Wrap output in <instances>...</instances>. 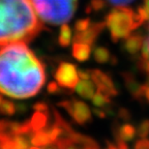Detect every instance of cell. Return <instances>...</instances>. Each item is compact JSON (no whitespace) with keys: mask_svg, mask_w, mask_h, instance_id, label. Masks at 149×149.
Instances as JSON below:
<instances>
[{"mask_svg":"<svg viewBox=\"0 0 149 149\" xmlns=\"http://www.w3.org/2000/svg\"><path fill=\"white\" fill-rule=\"evenodd\" d=\"M42 62L26 42H13L0 49V92L23 100L35 95L44 86Z\"/></svg>","mask_w":149,"mask_h":149,"instance_id":"cell-1","label":"cell"},{"mask_svg":"<svg viewBox=\"0 0 149 149\" xmlns=\"http://www.w3.org/2000/svg\"><path fill=\"white\" fill-rule=\"evenodd\" d=\"M42 29L32 0H0V48L30 42Z\"/></svg>","mask_w":149,"mask_h":149,"instance_id":"cell-2","label":"cell"},{"mask_svg":"<svg viewBox=\"0 0 149 149\" xmlns=\"http://www.w3.org/2000/svg\"><path fill=\"white\" fill-rule=\"evenodd\" d=\"M32 3L40 21L54 26L68 23L78 7V0H32Z\"/></svg>","mask_w":149,"mask_h":149,"instance_id":"cell-3","label":"cell"},{"mask_svg":"<svg viewBox=\"0 0 149 149\" xmlns=\"http://www.w3.org/2000/svg\"><path fill=\"white\" fill-rule=\"evenodd\" d=\"M134 17L135 12L124 5L117 6L108 14L106 18V26L111 33L113 42H117L122 38L125 40L132 31L137 29Z\"/></svg>","mask_w":149,"mask_h":149,"instance_id":"cell-4","label":"cell"},{"mask_svg":"<svg viewBox=\"0 0 149 149\" xmlns=\"http://www.w3.org/2000/svg\"><path fill=\"white\" fill-rule=\"evenodd\" d=\"M59 106L64 108L68 114L72 116L78 124H84L88 123L91 121V112L88 106L85 102H81L78 100H63L59 104Z\"/></svg>","mask_w":149,"mask_h":149,"instance_id":"cell-5","label":"cell"},{"mask_svg":"<svg viewBox=\"0 0 149 149\" xmlns=\"http://www.w3.org/2000/svg\"><path fill=\"white\" fill-rule=\"evenodd\" d=\"M55 79L59 86L70 90L74 89L79 82V74L76 65L70 62H61L56 70Z\"/></svg>","mask_w":149,"mask_h":149,"instance_id":"cell-6","label":"cell"},{"mask_svg":"<svg viewBox=\"0 0 149 149\" xmlns=\"http://www.w3.org/2000/svg\"><path fill=\"white\" fill-rule=\"evenodd\" d=\"M90 72L91 79L95 83L98 90L110 96H116L118 94V91L113 83V80L109 74H105L100 70H90Z\"/></svg>","mask_w":149,"mask_h":149,"instance_id":"cell-7","label":"cell"},{"mask_svg":"<svg viewBox=\"0 0 149 149\" xmlns=\"http://www.w3.org/2000/svg\"><path fill=\"white\" fill-rule=\"evenodd\" d=\"M106 23H91L87 29L77 32V34L74 35V42H84L89 46H92L98 35L104 31Z\"/></svg>","mask_w":149,"mask_h":149,"instance_id":"cell-8","label":"cell"},{"mask_svg":"<svg viewBox=\"0 0 149 149\" xmlns=\"http://www.w3.org/2000/svg\"><path fill=\"white\" fill-rule=\"evenodd\" d=\"M123 80H124V83H125L126 88L130 91L132 96L135 100H142V98L144 97L146 84H140L136 80V78L134 77V74H130V72L123 74Z\"/></svg>","mask_w":149,"mask_h":149,"instance_id":"cell-9","label":"cell"},{"mask_svg":"<svg viewBox=\"0 0 149 149\" xmlns=\"http://www.w3.org/2000/svg\"><path fill=\"white\" fill-rule=\"evenodd\" d=\"M144 40L145 38L141 34H139V33L130 34L125 38V40H124L123 48L130 55H137L142 50Z\"/></svg>","mask_w":149,"mask_h":149,"instance_id":"cell-10","label":"cell"},{"mask_svg":"<svg viewBox=\"0 0 149 149\" xmlns=\"http://www.w3.org/2000/svg\"><path fill=\"white\" fill-rule=\"evenodd\" d=\"M113 132H114L115 139L121 140V141H124V142L132 141L135 138L136 134H137V130L130 123H123L121 125L115 124Z\"/></svg>","mask_w":149,"mask_h":149,"instance_id":"cell-11","label":"cell"},{"mask_svg":"<svg viewBox=\"0 0 149 149\" xmlns=\"http://www.w3.org/2000/svg\"><path fill=\"white\" fill-rule=\"evenodd\" d=\"M95 83L89 80H81L78 82L76 86V91L81 97L86 98V100H91L95 93Z\"/></svg>","mask_w":149,"mask_h":149,"instance_id":"cell-12","label":"cell"},{"mask_svg":"<svg viewBox=\"0 0 149 149\" xmlns=\"http://www.w3.org/2000/svg\"><path fill=\"white\" fill-rule=\"evenodd\" d=\"M90 46L84 42H74L72 44V56L77 59L78 61H86L90 56Z\"/></svg>","mask_w":149,"mask_h":149,"instance_id":"cell-13","label":"cell"},{"mask_svg":"<svg viewBox=\"0 0 149 149\" xmlns=\"http://www.w3.org/2000/svg\"><path fill=\"white\" fill-rule=\"evenodd\" d=\"M48 115L49 113H45V112L40 111H36L33 114V116L30 119V124L34 133L46 127L47 122H48Z\"/></svg>","mask_w":149,"mask_h":149,"instance_id":"cell-14","label":"cell"},{"mask_svg":"<svg viewBox=\"0 0 149 149\" xmlns=\"http://www.w3.org/2000/svg\"><path fill=\"white\" fill-rule=\"evenodd\" d=\"M31 143L34 146H48V145L52 144V141L50 139V135L48 133V130H37L31 136Z\"/></svg>","mask_w":149,"mask_h":149,"instance_id":"cell-15","label":"cell"},{"mask_svg":"<svg viewBox=\"0 0 149 149\" xmlns=\"http://www.w3.org/2000/svg\"><path fill=\"white\" fill-rule=\"evenodd\" d=\"M93 57L96 62L98 63H107L114 57H112L109 50L104 48V47H96L93 51Z\"/></svg>","mask_w":149,"mask_h":149,"instance_id":"cell-16","label":"cell"},{"mask_svg":"<svg viewBox=\"0 0 149 149\" xmlns=\"http://www.w3.org/2000/svg\"><path fill=\"white\" fill-rule=\"evenodd\" d=\"M92 100V104L94 107L97 108H105L107 106L111 105V100H110V95L106 94V93L102 92L100 90L97 89V92L94 93Z\"/></svg>","mask_w":149,"mask_h":149,"instance_id":"cell-17","label":"cell"},{"mask_svg":"<svg viewBox=\"0 0 149 149\" xmlns=\"http://www.w3.org/2000/svg\"><path fill=\"white\" fill-rule=\"evenodd\" d=\"M72 40V30L66 23L62 24L60 28V34H59V45L61 47H68L70 45Z\"/></svg>","mask_w":149,"mask_h":149,"instance_id":"cell-18","label":"cell"},{"mask_svg":"<svg viewBox=\"0 0 149 149\" xmlns=\"http://www.w3.org/2000/svg\"><path fill=\"white\" fill-rule=\"evenodd\" d=\"M16 112V106L13 102L6 100H1L0 102V113L7 116H12Z\"/></svg>","mask_w":149,"mask_h":149,"instance_id":"cell-19","label":"cell"},{"mask_svg":"<svg viewBox=\"0 0 149 149\" xmlns=\"http://www.w3.org/2000/svg\"><path fill=\"white\" fill-rule=\"evenodd\" d=\"M13 139H14L16 149H29V145H30L31 141H29L28 138L25 137V135L15 136Z\"/></svg>","mask_w":149,"mask_h":149,"instance_id":"cell-20","label":"cell"},{"mask_svg":"<svg viewBox=\"0 0 149 149\" xmlns=\"http://www.w3.org/2000/svg\"><path fill=\"white\" fill-rule=\"evenodd\" d=\"M137 135L140 138H146L149 136V119H144L140 122L137 128Z\"/></svg>","mask_w":149,"mask_h":149,"instance_id":"cell-21","label":"cell"},{"mask_svg":"<svg viewBox=\"0 0 149 149\" xmlns=\"http://www.w3.org/2000/svg\"><path fill=\"white\" fill-rule=\"evenodd\" d=\"M90 20L89 19H83V20H79V21L76 23V26H74V28H76V31L77 32H80V31H83L85 30V29H87V28L89 27V25H90Z\"/></svg>","mask_w":149,"mask_h":149,"instance_id":"cell-22","label":"cell"},{"mask_svg":"<svg viewBox=\"0 0 149 149\" xmlns=\"http://www.w3.org/2000/svg\"><path fill=\"white\" fill-rule=\"evenodd\" d=\"M91 8L93 10H100V9L105 8L107 5V2L105 0H91Z\"/></svg>","mask_w":149,"mask_h":149,"instance_id":"cell-23","label":"cell"},{"mask_svg":"<svg viewBox=\"0 0 149 149\" xmlns=\"http://www.w3.org/2000/svg\"><path fill=\"white\" fill-rule=\"evenodd\" d=\"M148 30H149V26H148ZM142 57L145 59H148L149 60V36L147 38H145L144 40V44H143L142 47Z\"/></svg>","mask_w":149,"mask_h":149,"instance_id":"cell-24","label":"cell"},{"mask_svg":"<svg viewBox=\"0 0 149 149\" xmlns=\"http://www.w3.org/2000/svg\"><path fill=\"white\" fill-rule=\"evenodd\" d=\"M135 149H149V140L142 138L135 144Z\"/></svg>","mask_w":149,"mask_h":149,"instance_id":"cell-25","label":"cell"},{"mask_svg":"<svg viewBox=\"0 0 149 149\" xmlns=\"http://www.w3.org/2000/svg\"><path fill=\"white\" fill-rule=\"evenodd\" d=\"M118 116L120 117L122 120L128 121L130 119V113L126 108H120L118 110Z\"/></svg>","mask_w":149,"mask_h":149,"instance_id":"cell-26","label":"cell"},{"mask_svg":"<svg viewBox=\"0 0 149 149\" xmlns=\"http://www.w3.org/2000/svg\"><path fill=\"white\" fill-rule=\"evenodd\" d=\"M33 109H34L35 111L49 113V107H48V105H46V104L42 102H36V104H34V105H33Z\"/></svg>","mask_w":149,"mask_h":149,"instance_id":"cell-27","label":"cell"},{"mask_svg":"<svg viewBox=\"0 0 149 149\" xmlns=\"http://www.w3.org/2000/svg\"><path fill=\"white\" fill-rule=\"evenodd\" d=\"M106 2H109L116 6H121V5H127L130 2H133L134 0H105Z\"/></svg>","mask_w":149,"mask_h":149,"instance_id":"cell-28","label":"cell"},{"mask_svg":"<svg viewBox=\"0 0 149 149\" xmlns=\"http://www.w3.org/2000/svg\"><path fill=\"white\" fill-rule=\"evenodd\" d=\"M93 113L96 115V116L98 117V118H106V117L108 116L107 112H106V110L104 109V108H94L93 109Z\"/></svg>","mask_w":149,"mask_h":149,"instance_id":"cell-29","label":"cell"},{"mask_svg":"<svg viewBox=\"0 0 149 149\" xmlns=\"http://www.w3.org/2000/svg\"><path fill=\"white\" fill-rule=\"evenodd\" d=\"M48 91H49L50 93L59 92V91H60V89H59L58 84L56 83V82H51V83L48 85Z\"/></svg>","mask_w":149,"mask_h":149,"instance_id":"cell-30","label":"cell"},{"mask_svg":"<svg viewBox=\"0 0 149 149\" xmlns=\"http://www.w3.org/2000/svg\"><path fill=\"white\" fill-rule=\"evenodd\" d=\"M78 74H79V78H81L82 80H89L91 79V72L90 70H78Z\"/></svg>","mask_w":149,"mask_h":149,"instance_id":"cell-31","label":"cell"},{"mask_svg":"<svg viewBox=\"0 0 149 149\" xmlns=\"http://www.w3.org/2000/svg\"><path fill=\"white\" fill-rule=\"evenodd\" d=\"M16 110L20 114H24L25 112H27V107H26L25 104H17Z\"/></svg>","mask_w":149,"mask_h":149,"instance_id":"cell-32","label":"cell"},{"mask_svg":"<svg viewBox=\"0 0 149 149\" xmlns=\"http://www.w3.org/2000/svg\"><path fill=\"white\" fill-rule=\"evenodd\" d=\"M29 149H40V148H38L37 146H35V147H31V148H29Z\"/></svg>","mask_w":149,"mask_h":149,"instance_id":"cell-33","label":"cell"},{"mask_svg":"<svg viewBox=\"0 0 149 149\" xmlns=\"http://www.w3.org/2000/svg\"><path fill=\"white\" fill-rule=\"evenodd\" d=\"M1 100H2V98H1V97H0V102H1Z\"/></svg>","mask_w":149,"mask_h":149,"instance_id":"cell-34","label":"cell"},{"mask_svg":"<svg viewBox=\"0 0 149 149\" xmlns=\"http://www.w3.org/2000/svg\"><path fill=\"white\" fill-rule=\"evenodd\" d=\"M48 149H54V148H48Z\"/></svg>","mask_w":149,"mask_h":149,"instance_id":"cell-35","label":"cell"},{"mask_svg":"<svg viewBox=\"0 0 149 149\" xmlns=\"http://www.w3.org/2000/svg\"><path fill=\"white\" fill-rule=\"evenodd\" d=\"M144 1H146V0H144Z\"/></svg>","mask_w":149,"mask_h":149,"instance_id":"cell-36","label":"cell"}]
</instances>
